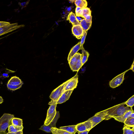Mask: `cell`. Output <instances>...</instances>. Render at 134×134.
<instances>
[{
    "label": "cell",
    "instance_id": "3",
    "mask_svg": "<svg viewBox=\"0 0 134 134\" xmlns=\"http://www.w3.org/2000/svg\"><path fill=\"white\" fill-rule=\"evenodd\" d=\"M14 115L8 113H4L0 118V132H6V130L12 125V120Z\"/></svg>",
    "mask_w": 134,
    "mask_h": 134
},
{
    "label": "cell",
    "instance_id": "35",
    "mask_svg": "<svg viewBox=\"0 0 134 134\" xmlns=\"http://www.w3.org/2000/svg\"><path fill=\"white\" fill-rule=\"evenodd\" d=\"M7 134H23V130L19 131L15 133H10L9 132L7 133Z\"/></svg>",
    "mask_w": 134,
    "mask_h": 134
},
{
    "label": "cell",
    "instance_id": "36",
    "mask_svg": "<svg viewBox=\"0 0 134 134\" xmlns=\"http://www.w3.org/2000/svg\"><path fill=\"white\" fill-rule=\"evenodd\" d=\"M134 61H133V63L132 64L130 68L129 69V70H132V71L134 72Z\"/></svg>",
    "mask_w": 134,
    "mask_h": 134
},
{
    "label": "cell",
    "instance_id": "27",
    "mask_svg": "<svg viewBox=\"0 0 134 134\" xmlns=\"http://www.w3.org/2000/svg\"><path fill=\"white\" fill-rule=\"evenodd\" d=\"M123 134H134V131L130 127L124 126L123 129Z\"/></svg>",
    "mask_w": 134,
    "mask_h": 134
},
{
    "label": "cell",
    "instance_id": "12",
    "mask_svg": "<svg viewBox=\"0 0 134 134\" xmlns=\"http://www.w3.org/2000/svg\"><path fill=\"white\" fill-rule=\"evenodd\" d=\"M72 31L74 35L78 39L81 38L83 32V28L80 25L73 26Z\"/></svg>",
    "mask_w": 134,
    "mask_h": 134
},
{
    "label": "cell",
    "instance_id": "32",
    "mask_svg": "<svg viewBox=\"0 0 134 134\" xmlns=\"http://www.w3.org/2000/svg\"><path fill=\"white\" fill-rule=\"evenodd\" d=\"M9 23L5 21H0V28L4 26L10 24Z\"/></svg>",
    "mask_w": 134,
    "mask_h": 134
},
{
    "label": "cell",
    "instance_id": "8",
    "mask_svg": "<svg viewBox=\"0 0 134 134\" xmlns=\"http://www.w3.org/2000/svg\"><path fill=\"white\" fill-rule=\"evenodd\" d=\"M59 117V112L58 111H57L54 118L50 124L48 125H46L44 124L41 126L39 129L43 130L47 132H51V128H56V124Z\"/></svg>",
    "mask_w": 134,
    "mask_h": 134
},
{
    "label": "cell",
    "instance_id": "1",
    "mask_svg": "<svg viewBox=\"0 0 134 134\" xmlns=\"http://www.w3.org/2000/svg\"><path fill=\"white\" fill-rule=\"evenodd\" d=\"M125 105L124 102L111 107V110L108 112L105 120L109 119L112 116H121L127 111L132 110V107L130 108L127 106H125Z\"/></svg>",
    "mask_w": 134,
    "mask_h": 134
},
{
    "label": "cell",
    "instance_id": "33",
    "mask_svg": "<svg viewBox=\"0 0 134 134\" xmlns=\"http://www.w3.org/2000/svg\"><path fill=\"white\" fill-rule=\"evenodd\" d=\"M81 8L80 7H76L75 9V13L76 16H78L79 14L80 10H81Z\"/></svg>",
    "mask_w": 134,
    "mask_h": 134
},
{
    "label": "cell",
    "instance_id": "15",
    "mask_svg": "<svg viewBox=\"0 0 134 134\" xmlns=\"http://www.w3.org/2000/svg\"><path fill=\"white\" fill-rule=\"evenodd\" d=\"M67 20L69 21L73 26L80 25V22L77 19L75 14L72 12H71L69 14Z\"/></svg>",
    "mask_w": 134,
    "mask_h": 134
},
{
    "label": "cell",
    "instance_id": "44",
    "mask_svg": "<svg viewBox=\"0 0 134 134\" xmlns=\"http://www.w3.org/2000/svg\"><path fill=\"white\" fill-rule=\"evenodd\" d=\"M0 38V40L2 39V38Z\"/></svg>",
    "mask_w": 134,
    "mask_h": 134
},
{
    "label": "cell",
    "instance_id": "17",
    "mask_svg": "<svg viewBox=\"0 0 134 134\" xmlns=\"http://www.w3.org/2000/svg\"><path fill=\"white\" fill-rule=\"evenodd\" d=\"M60 128L73 134H75L77 131L76 129V125L61 127H60Z\"/></svg>",
    "mask_w": 134,
    "mask_h": 134
},
{
    "label": "cell",
    "instance_id": "16",
    "mask_svg": "<svg viewBox=\"0 0 134 134\" xmlns=\"http://www.w3.org/2000/svg\"><path fill=\"white\" fill-rule=\"evenodd\" d=\"M21 80L18 77L14 76L12 77L8 82V84L14 86H18L23 83Z\"/></svg>",
    "mask_w": 134,
    "mask_h": 134
},
{
    "label": "cell",
    "instance_id": "31",
    "mask_svg": "<svg viewBox=\"0 0 134 134\" xmlns=\"http://www.w3.org/2000/svg\"><path fill=\"white\" fill-rule=\"evenodd\" d=\"M85 19L87 23L92 22V16L91 15H89L86 16Z\"/></svg>",
    "mask_w": 134,
    "mask_h": 134
},
{
    "label": "cell",
    "instance_id": "6",
    "mask_svg": "<svg viewBox=\"0 0 134 134\" xmlns=\"http://www.w3.org/2000/svg\"><path fill=\"white\" fill-rule=\"evenodd\" d=\"M57 104H54L50 105L47 112V116L44 124L48 125L53 119L56 113V110Z\"/></svg>",
    "mask_w": 134,
    "mask_h": 134
},
{
    "label": "cell",
    "instance_id": "42",
    "mask_svg": "<svg viewBox=\"0 0 134 134\" xmlns=\"http://www.w3.org/2000/svg\"><path fill=\"white\" fill-rule=\"evenodd\" d=\"M71 9V8L70 7H69L68 9V11H70Z\"/></svg>",
    "mask_w": 134,
    "mask_h": 134
},
{
    "label": "cell",
    "instance_id": "43",
    "mask_svg": "<svg viewBox=\"0 0 134 134\" xmlns=\"http://www.w3.org/2000/svg\"><path fill=\"white\" fill-rule=\"evenodd\" d=\"M75 0H70V1L71 2H75Z\"/></svg>",
    "mask_w": 134,
    "mask_h": 134
},
{
    "label": "cell",
    "instance_id": "14",
    "mask_svg": "<svg viewBox=\"0 0 134 134\" xmlns=\"http://www.w3.org/2000/svg\"><path fill=\"white\" fill-rule=\"evenodd\" d=\"M80 42L73 47L71 49L68 55V60L69 62L71 59L80 50Z\"/></svg>",
    "mask_w": 134,
    "mask_h": 134
},
{
    "label": "cell",
    "instance_id": "37",
    "mask_svg": "<svg viewBox=\"0 0 134 134\" xmlns=\"http://www.w3.org/2000/svg\"><path fill=\"white\" fill-rule=\"evenodd\" d=\"M129 118H134V112L132 113L129 116Z\"/></svg>",
    "mask_w": 134,
    "mask_h": 134
},
{
    "label": "cell",
    "instance_id": "28",
    "mask_svg": "<svg viewBox=\"0 0 134 134\" xmlns=\"http://www.w3.org/2000/svg\"><path fill=\"white\" fill-rule=\"evenodd\" d=\"M87 31H85L83 30V34L81 40L80 42V49L82 50L83 48V45L84 43L85 38L87 34Z\"/></svg>",
    "mask_w": 134,
    "mask_h": 134
},
{
    "label": "cell",
    "instance_id": "45",
    "mask_svg": "<svg viewBox=\"0 0 134 134\" xmlns=\"http://www.w3.org/2000/svg\"><path fill=\"white\" fill-rule=\"evenodd\" d=\"M0 35V36H1V35Z\"/></svg>",
    "mask_w": 134,
    "mask_h": 134
},
{
    "label": "cell",
    "instance_id": "34",
    "mask_svg": "<svg viewBox=\"0 0 134 134\" xmlns=\"http://www.w3.org/2000/svg\"><path fill=\"white\" fill-rule=\"evenodd\" d=\"M90 130H87L82 132H79L78 134H88Z\"/></svg>",
    "mask_w": 134,
    "mask_h": 134
},
{
    "label": "cell",
    "instance_id": "2",
    "mask_svg": "<svg viewBox=\"0 0 134 134\" xmlns=\"http://www.w3.org/2000/svg\"><path fill=\"white\" fill-rule=\"evenodd\" d=\"M82 54L77 53L68 62L71 69L73 71H78L82 66Z\"/></svg>",
    "mask_w": 134,
    "mask_h": 134
},
{
    "label": "cell",
    "instance_id": "38",
    "mask_svg": "<svg viewBox=\"0 0 134 134\" xmlns=\"http://www.w3.org/2000/svg\"><path fill=\"white\" fill-rule=\"evenodd\" d=\"M3 99L2 97L0 96V104L3 103Z\"/></svg>",
    "mask_w": 134,
    "mask_h": 134
},
{
    "label": "cell",
    "instance_id": "22",
    "mask_svg": "<svg viewBox=\"0 0 134 134\" xmlns=\"http://www.w3.org/2000/svg\"><path fill=\"white\" fill-rule=\"evenodd\" d=\"M82 66L87 61L89 55V54L84 48L82 49Z\"/></svg>",
    "mask_w": 134,
    "mask_h": 134
},
{
    "label": "cell",
    "instance_id": "23",
    "mask_svg": "<svg viewBox=\"0 0 134 134\" xmlns=\"http://www.w3.org/2000/svg\"><path fill=\"white\" fill-rule=\"evenodd\" d=\"M12 124L18 126H23L22 120L18 118H14L12 120Z\"/></svg>",
    "mask_w": 134,
    "mask_h": 134
},
{
    "label": "cell",
    "instance_id": "21",
    "mask_svg": "<svg viewBox=\"0 0 134 134\" xmlns=\"http://www.w3.org/2000/svg\"><path fill=\"white\" fill-rule=\"evenodd\" d=\"M51 130L52 134H73L65 130L57 128H52Z\"/></svg>",
    "mask_w": 134,
    "mask_h": 134
},
{
    "label": "cell",
    "instance_id": "10",
    "mask_svg": "<svg viewBox=\"0 0 134 134\" xmlns=\"http://www.w3.org/2000/svg\"><path fill=\"white\" fill-rule=\"evenodd\" d=\"M73 90L67 91L64 92L57 101L52 100L48 103L51 105L54 104H61L68 100Z\"/></svg>",
    "mask_w": 134,
    "mask_h": 134
},
{
    "label": "cell",
    "instance_id": "9",
    "mask_svg": "<svg viewBox=\"0 0 134 134\" xmlns=\"http://www.w3.org/2000/svg\"><path fill=\"white\" fill-rule=\"evenodd\" d=\"M78 76L77 74L72 78L69 80L64 89V92L66 91L72 90L75 88L78 83Z\"/></svg>",
    "mask_w": 134,
    "mask_h": 134
},
{
    "label": "cell",
    "instance_id": "11",
    "mask_svg": "<svg viewBox=\"0 0 134 134\" xmlns=\"http://www.w3.org/2000/svg\"><path fill=\"white\" fill-rule=\"evenodd\" d=\"M92 124L89 121L87 120L86 121L78 124L76 125L77 131L82 132L87 130H90L92 127Z\"/></svg>",
    "mask_w": 134,
    "mask_h": 134
},
{
    "label": "cell",
    "instance_id": "19",
    "mask_svg": "<svg viewBox=\"0 0 134 134\" xmlns=\"http://www.w3.org/2000/svg\"><path fill=\"white\" fill-rule=\"evenodd\" d=\"M23 129V126H18L12 124L8 127V131L10 133H15L22 130Z\"/></svg>",
    "mask_w": 134,
    "mask_h": 134
},
{
    "label": "cell",
    "instance_id": "18",
    "mask_svg": "<svg viewBox=\"0 0 134 134\" xmlns=\"http://www.w3.org/2000/svg\"><path fill=\"white\" fill-rule=\"evenodd\" d=\"M92 22L87 23L85 19H82L80 22V25L82 27L83 30L85 31H88L91 28L92 25Z\"/></svg>",
    "mask_w": 134,
    "mask_h": 134
},
{
    "label": "cell",
    "instance_id": "41",
    "mask_svg": "<svg viewBox=\"0 0 134 134\" xmlns=\"http://www.w3.org/2000/svg\"><path fill=\"white\" fill-rule=\"evenodd\" d=\"M0 134H7L6 132H0Z\"/></svg>",
    "mask_w": 134,
    "mask_h": 134
},
{
    "label": "cell",
    "instance_id": "24",
    "mask_svg": "<svg viewBox=\"0 0 134 134\" xmlns=\"http://www.w3.org/2000/svg\"><path fill=\"white\" fill-rule=\"evenodd\" d=\"M124 126L129 127H134V118H127L124 122Z\"/></svg>",
    "mask_w": 134,
    "mask_h": 134
},
{
    "label": "cell",
    "instance_id": "13",
    "mask_svg": "<svg viewBox=\"0 0 134 134\" xmlns=\"http://www.w3.org/2000/svg\"><path fill=\"white\" fill-rule=\"evenodd\" d=\"M134 112L133 110H129L126 112L123 115L120 116H112L110 119L114 118L115 120L119 121L124 123L126 119L131 114Z\"/></svg>",
    "mask_w": 134,
    "mask_h": 134
},
{
    "label": "cell",
    "instance_id": "29",
    "mask_svg": "<svg viewBox=\"0 0 134 134\" xmlns=\"http://www.w3.org/2000/svg\"><path fill=\"white\" fill-rule=\"evenodd\" d=\"M23 84V83L18 86H14L11 85L9 84H7V88L9 89L12 90H15L18 89L20 88Z\"/></svg>",
    "mask_w": 134,
    "mask_h": 134
},
{
    "label": "cell",
    "instance_id": "7",
    "mask_svg": "<svg viewBox=\"0 0 134 134\" xmlns=\"http://www.w3.org/2000/svg\"><path fill=\"white\" fill-rule=\"evenodd\" d=\"M129 69L126 70L122 73L116 76L109 82V85L112 88H114L120 86L122 83L125 73Z\"/></svg>",
    "mask_w": 134,
    "mask_h": 134
},
{
    "label": "cell",
    "instance_id": "20",
    "mask_svg": "<svg viewBox=\"0 0 134 134\" xmlns=\"http://www.w3.org/2000/svg\"><path fill=\"white\" fill-rule=\"evenodd\" d=\"M75 4L76 7H80L82 9L87 7V2L85 0H76Z\"/></svg>",
    "mask_w": 134,
    "mask_h": 134
},
{
    "label": "cell",
    "instance_id": "26",
    "mask_svg": "<svg viewBox=\"0 0 134 134\" xmlns=\"http://www.w3.org/2000/svg\"><path fill=\"white\" fill-rule=\"evenodd\" d=\"M125 103L127 106L132 107L134 105V95H133L127 101L125 102Z\"/></svg>",
    "mask_w": 134,
    "mask_h": 134
},
{
    "label": "cell",
    "instance_id": "5",
    "mask_svg": "<svg viewBox=\"0 0 134 134\" xmlns=\"http://www.w3.org/2000/svg\"><path fill=\"white\" fill-rule=\"evenodd\" d=\"M69 81V80L63 83L52 91L49 96L52 100L57 101L58 100L64 92V88Z\"/></svg>",
    "mask_w": 134,
    "mask_h": 134
},
{
    "label": "cell",
    "instance_id": "39",
    "mask_svg": "<svg viewBox=\"0 0 134 134\" xmlns=\"http://www.w3.org/2000/svg\"><path fill=\"white\" fill-rule=\"evenodd\" d=\"M76 18L79 21H81V19L80 18V17L79 16H76Z\"/></svg>",
    "mask_w": 134,
    "mask_h": 134
},
{
    "label": "cell",
    "instance_id": "40",
    "mask_svg": "<svg viewBox=\"0 0 134 134\" xmlns=\"http://www.w3.org/2000/svg\"><path fill=\"white\" fill-rule=\"evenodd\" d=\"M3 76H5V77H8L9 76V75H8L7 74H5V73L3 74Z\"/></svg>",
    "mask_w": 134,
    "mask_h": 134
},
{
    "label": "cell",
    "instance_id": "30",
    "mask_svg": "<svg viewBox=\"0 0 134 134\" xmlns=\"http://www.w3.org/2000/svg\"><path fill=\"white\" fill-rule=\"evenodd\" d=\"M30 0H28L26 2H23L20 3L19 2L18 4L20 6L22 7L23 8L26 7L28 4Z\"/></svg>",
    "mask_w": 134,
    "mask_h": 134
},
{
    "label": "cell",
    "instance_id": "25",
    "mask_svg": "<svg viewBox=\"0 0 134 134\" xmlns=\"http://www.w3.org/2000/svg\"><path fill=\"white\" fill-rule=\"evenodd\" d=\"M91 15V11L90 8L87 7L82 9L81 17L85 19L87 16Z\"/></svg>",
    "mask_w": 134,
    "mask_h": 134
},
{
    "label": "cell",
    "instance_id": "4",
    "mask_svg": "<svg viewBox=\"0 0 134 134\" xmlns=\"http://www.w3.org/2000/svg\"><path fill=\"white\" fill-rule=\"evenodd\" d=\"M111 107L97 113L87 120L92 122L93 128L102 121L105 120L108 112L111 110Z\"/></svg>",
    "mask_w": 134,
    "mask_h": 134
}]
</instances>
